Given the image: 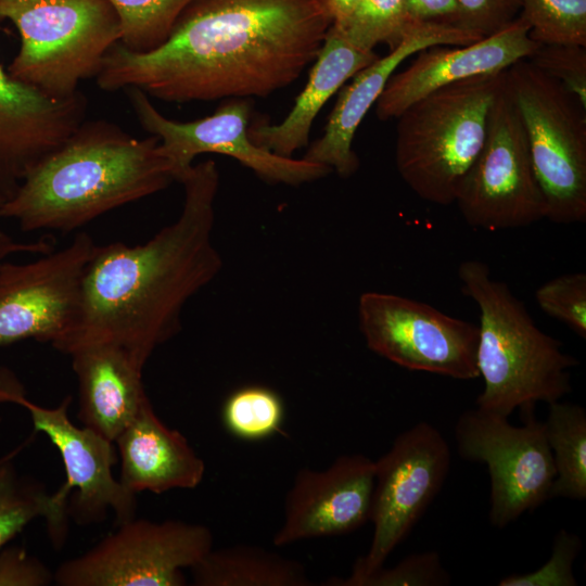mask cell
Wrapping results in <instances>:
<instances>
[{"label": "cell", "mask_w": 586, "mask_h": 586, "mask_svg": "<svg viewBox=\"0 0 586 586\" xmlns=\"http://www.w3.org/2000/svg\"><path fill=\"white\" fill-rule=\"evenodd\" d=\"M5 199L0 196V208ZM53 251V243L41 239L36 242H18L14 240L0 225V263L8 257L20 253H30L43 255Z\"/></svg>", "instance_id": "cell-37"}, {"label": "cell", "mask_w": 586, "mask_h": 586, "mask_svg": "<svg viewBox=\"0 0 586 586\" xmlns=\"http://www.w3.org/2000/svg\"><path fill=\"white\" fill-rule=\"evenodd\" d=\"M415 20L457 26L458 0H408Z\"/></svg>", "instance_id": "cell-36"}, {"label": "cell", "mask_w": 586, "mask_h": 586, "mask_svg": "<svg viewBox=\"0 0 586 586\" xmlns=\"http://www.w3.org/2000/svg\"><path fill=\"white\" fill-rule=\"evenodd\" d=\"M582 549L581 538L561 528L553 539L549 560L538 570L501 578L499 586H575L574 561Z\"/></svg>", "instance_id": "cell-31"}, {"label": "cell", "mask_w": 586, "mask_h": 586, "mask_svg": "<svg viewBox=\"0 0 586 586\" xmlns=\"http://www.w3.org/2000/svg\"><path fill=\"white\" fill-rule=\"evenodd\" d=\"M196 586H309L303 563L254 545L214 547L191 568Z\"/></svg>", "instance_id": "cell-23"}, {"label": "cell", "mask_w": 586, "mask_h": 586, "mask_svg": "<svg viewBox=\"0 0 586 586\" xmlns=\"http://www.w3.org/2000/svg\"><path fill=\"white\" fill-rule=\"evenodd\" d=\"M530 38L544 44L586 48V0H522L519 14Z\"/></svg>", "instance_id": "cell-29"}, {"label": "cell", "mask_w": 586, "mask_h": 586, "mask_svg": "<svg viewBox=\"0 0 586 586\" xmlns=\"http://www.w3.org/2000/svg\"><path fill=\"white\" fill-rule=\"evenodd\" d=\"M68 356L78 381L79 421L114 443L150 400L143 369L111 344L85 345Z\"/></svg>", "instance_id": "cell-21"}, {"label": "cell", "mask_w": 586, "mask_h": 586, "mask_svg": "<svg viewBox=\"0 0 586 586\" xmlns=\"http://www.w3.org/2000/svg\"><path fill=\"white\" fill-rule=\"evenodd\" d=\"M5 20L21 37L7 72L56 99L74 95L81 80L95 77L122 37L109 0H0V22Z\"/></svg>", "instance_id": "cell-6"}, {"label": "cell", "mask_w": 586, "mask_h": 586, "mask_svg": "<svg viewBox=\"0 0 586 586\" xmlns=\"http://www.w3.org/2000/svg\"><path fill=\"white\" fill-rule=\"evenodd\" d=\"M520 15L499 31L468 46H435L417 53L412 63L388 79L375 103L380 120L397 118L409 105L445 86L492 75L528 59L542 46L530 38Z\"/></svg>", "instance_id": "cell-19"}, {"label": "cell", "mask_w": 586, "mask_h": 586, "mask_svg": "<svg viewBox=\"0 0 586 586\" xmlns=\"http://www.w3.org/2000/svg\"><path fill=\"white\" fill-rule=\"evenodd\" d=\"M175 181L160 139H137L106 120L81 123L24 177L0 208L23 231L68 233Z\"/></svg>", "instance_id": "cell-3"}, {"label": "cell", "mask_w": 586, "mask_h": 586, "mask_svg": "<svg viewBox=\"0 0 586 586\" xmlns=\"http://www.w3.org/2000/svg\"><path fill=\"white\" fill-rule=\"evenodd\" d=\"M534 407L519 409L522 425L479 407L463 411L455 424L458 455L487 467L488 517L498 528L551 498L556 469L545 424L536 419Z\"/></svg>", "instance_id": "cell-9"}, {"label": "cell", "mask_w": 586, "mask_h": 586, "mask_svg": "<svg viewBox=\"0 0 586 586\" xmlns=\"http://www.w3.org/2000/svg\"><path fill=\"white\" fill-rule=\"evenodd\" d=\"M98 244L79 232L61 250L0 263V347L34 339L54 347L78 318L82 280Z\"/></svg>", "instance_id": "cell-15"}, {"label": "cell", "mask_w": 586, "mask_h": 586, "mask_svg": "<svg viewBox=\"0 0 586 586\" xmlns=\"http://www.w3.org/2000/svg\"><path fill=\"white\" fill-rule=\"evenodd\" d=\"M458 277L480 311L476 365L484 386L476 407L508 418L515 409L569 394L577 359L536 326L508 284L493 279L476 259L462 262Z\"/></svg>", "instance_id": "cell-4"}, {"label": "cell", "mask_w": 586, "mask_h": 586, "mask_svg": "<svg viewBox=\"0 0 586 586\" xmlns=\"http://www.w3.org/2000/svg\"><path fill=\"white\" fill-rule=\"evenodd\" d=\"M544 422L551 450L556 477L551 498H586V411L584 407L562 403L548 404Z\"/></svg>", "instance_id": "cell-24"}, {"label": "cell", "mask_w": 586, "mask_h": 586, "mask_svg": "<svg viewBox=\"0 0 586 586\" xmlns=\"http://www.w3.org/2000/svg\"><path fill=\"white\" fill-rule=\"evenodd\" d=\"M374 469V460L353 454L340 456L324 470H298L286 493L273 545L343 535L361 527L370 520Z\"/></svg>", "instance_id": "cell-16"}, {"label": "cell", "mask_w": 586, "mask_h": 586, "mask_svg": "<svg viewBox=\"0 0 586 586\" xmlns=\"http://www.w3.org/2000/svg\"><path fill=\"white\" fill-rule=\"evenodd\" d=\"M451 582L436 551L413 553L392 568L382 565L358 586H445Z\"/></svg>", "instance_id": "cell-32"}, {"label": "cell", "mask_w": 586, "mask_h": 586, "mask_svg": "<svg viewBox=\"0 0 586 586\" xmlns=\"http://www.w3.org/2000/svg\"><path fill=\"white\" fill-rule=\"evenodd\" d=\"M360 332L370 351L403 368L456 380L479 377V327L402 295L365 292Z\"/></svg>", "instance_id": "cell-13"}, {"label": "cell", "mask_w": 586, "mask_h": 586, "mask_svg": "<svg viewBox=\"0 0 586 586\" xmlns=\"http://www.w3.org/2000/svg\"><path fill=\"white\" fill-rule=\"evenodd\" d=\"M482 38L454 25L415 20L396 48L356 73L341 90L323 135L309 145L303 158L322 164L343 178L351 177L359 167L353 150L355 133L397 67L428 48L468 46Z\"/></svg>", "instance_id": "cell-17"}, {"label": "cell", "mask_w": 586, "mask_h": 586, "mask_svg": "<svg viewBox=\"0 0 586 586\" xmlns=\"http://www.w3.org/2000/svg\"><path fill=\"white\" fill-rule=\"evenodd\" d=\"M415 18L408 0H361L331 26L352 46L373 51L379 43L396 48Z\"/></svg>", "instance_id": "cell-25"}, {"label": "cell", "mask_w": 586, "mask_h": 586, "mask_svg": "<svg viewBox=\"0 0 586 586\" xmlns=\"http://www.w3.org/2000/svg\"><path fill=\"white\" fill-rule=\"evenodd\" d=\"M193 0H109L116 11L128 50L146 53L168 38L176 21Z\"/></svg>", "instance_id": "cell-27"}, {"label": "cell", "mask_w": 586, "mask_h": 586, "mask_svg": "<svg viewBox=\"0 0 586 586\" xmlns=\"http://www.w3.org/2000/svg\"><path fill=\"white\" fill-rule=\"evenodd\" d=\"M506 71L440 88L396 118L397 171L420 199L443 206L456 202L484 143Z\"/></svg>", "instance_id": "cell-5"}, {"label": "cell", "mask_w": 586, "mask_h": 586, "mask_svg": "<svg viewBox=\"0 0 586 586\" xmlns=\"http://www.w3.org/2000/svg\"><path fill=\"white\" fill-rule=\"evenodd\" d=\"M124 90L141 127L160 139L176 181L204 153L230 156L262 179L289 186L313 182L332 171L322 164L277 155L256 145L249 136L251 106L246 99H228L214 114L180 123L161 114L141 89Z\"/></svg>", "instance_id": "cell-14"}, {"label": "cell", "mask_w": 586, "mask_h": 586, "mask_svg": "<svg viewBox=\"0 0 586 586\" xmlns=\"http://www.w3.org/2000/svg\"><path fill=\"white\" fill-rule=\"evenodd\" d=\"M534 170L555 224L586 221V109L559 81L521 60L506 71Z\"/></svg>", "instance_id": "cell-7"}, {"label": "cell", "mask_w": 586, "mask_h": 586, "mask_svg": "<svg viewBox=\"0 0 586 586\" xmlns=\"http://www.w3.org/2000/svg\"><path fill=\"white\" fill-rule=\"evenodd\" d=\"M54 572L60 586H183V569L213 548L211 530L180 520L132 518Z\"/></svg>", "instance_id": "cell-11"}, {"label": "cell", "mask_w": 586, "mask_h": 586, "mask_svg": "<svg viewBox=\"0 0 586 586\" xmlns=\"http://www.w3.org/2000/svg\"><path fill=\"white\" fill-rule=\"evenodd\" d=\"M330 26L315 0H193L155 50L114 43L95 80L165 102L265 98L315 61Z\"/></svg>", "instance_id": "cell-1"}, {"label": "cell", "mask_w": 586, "mask_h": 586, "mask_svg": "<svg viewBox=\"0 0 586 586\" xmlns=\"http://www.w3.org/2000/svg\"><path fill=\"white\" fill-rule=\"evenodd\" d=\"M120 459L119 482L133 494H163L198 487L205 462L178 430L168 428L144 404L132 422L115 440Z\"/></svg>", "instance_id": "cell-20"}, {"label": "cell", "mask_w": 586, "mask_h": 586, "mask_svg": "<svg viewBox=\"0 0 586 586\" xmlns=\"http://www.w3.org/2000/svg\"><path fill=\"white\" fill-rule=\"evenodd\" d=\"M521 8L522 0H458L457 27L486 37L513 22Z\"/></svg>", "instance_id": "cell-34"}, {"label": "cell", "mask_w": 586, "mask_h": 586, "mask_svg": "<svg viewBox=\"0 0 586 586\" xmlns=\"http://www.w3.org/2000/svg\"><path fill=\"white\" fill-rule=\"evenodd\" d=\"M535 67L559 81L586 109V48L544 44L527 59Z\"/></svg>", "instance_id": "cell-33"}, {"label": "cell", "mask_w": 586, "mask_h": 586, "mask_svg": "<svg viewBox=\"0 0 586 586\" xmlns=\"http://www.w3.org/2000/svg\"><path fill=\"white\" fill-rule=\"evenodd\" d=\"M331 24L344 18L361 0H315Z\"/></svg>", "instance_id": "cell-38"}, {"label": "cell", "mask_w": 586, "mask_h": 586, "mask_svg": "<svg viewBox=\"0 0 586 586\" xmlns=\"http://www.w3.org/2000/svg\"><path fill=\"white\" fill-rule=\"evenodd\" d=\"M222 422L233 436L257 441L278 432L284 417L281 397L271 388L249 385L231 393L222 406Z\"/></svg>", "instance_id": "cell-28"}, {"label": "cell", "mask_w": 586, "mask_h": 586, "mask_svg": "<svg viewBox=\"0 0 586 586\" xmlns=\"http://www.w3.org/2000/svg\"><path fill=\"white\" fill-rule=\"evenodd\" d=\"M14 455L0 459V549L33 520L47 523L51 515L50 494L40 482L18 473Z\"/></svg>", "instance_id": "cell-26"}, {"label": "cell", "mask_w": 586, "mask_h": 586, "mask_svg": "<svg viewBox=\"0 0 586 586\" xmlns=\"http://www.w3.org/2000/svg\"><path fill=\"white\" fill-rule=\"evenodd\" d=\"M540 309L586 339V273L560 275L543 283L535 292Z\"/></svg>", "instance_id": "cell-30"}, {"label": "cell", "mask_w": 586, "mask_h": 586, "mask_svg": "<svg viewBox=\"0 0 586 586\" xmlns=\"http://www.w3.org/2000/svg\"><path fill=\"white\" fill-rule=\"evenodd\" d=\"M79 90L52 98L9 75L0 64V196L9 200L26 174L85 122Z\"/></svg>", "instance_id": "cell-18"}, {"label": "cell", "mask_w": 586, "mask_h": 586, "mask_svg": "<svg viewBox=\"0 0 586 586\" xmlns=\"http://www.w3.org/2000/svg\"><path fill=\"white\" fill-rule=\"evenodd\" d=\"M24 396V392L18 384L0 382V404L14 403L17 404L20 398ZM1 422V418H0Z\"/></svg>", "instance_id": "cell-39"}, {"label": "cell", "mask_w": 586, "mask_h": 586, "mask_svg": "<svg viewBox=\"0 0 586 586\" xmlns=\"http://www.w3.org/2000/svg\"><path fill=\"white\" fill-rule=\"evenodd\" d=\"M455 203L469 226L489 231L546 218L525 129L506 80L491 107L482 149Z\"/></svg>", "instance_id": "cell-10"}, {"label": "cell", "mask_w": 586, "mask_h": 586, "mask_svg": "<svg viewBox=\"0 0 586 586\" xmlns=\"http://www.w3.org/2000/svg\"><path fill=\"white\" fill-rule=\"evenodd\" d=\"M178 182L184 202L175 222L140 245H98L84 276L76 323L55 349L69 355L85 345L111 344L143 369L179 332L184 305L215 279L222 260L213 242L216 163L193 164Z\"/></svg>", "instance_id": "cell-2"}, {"label": "cell", "mask_w": 586, "mask_h": 586, "mask_svg": "<svg viewBox=\"0 0 586 586\" xmlns=\"http://www.w3.org/2000/svg\"><path fill=\"white\" fill-rule=\"evenodd\" d=\"M374 51H364L347 42L332 26L313 62L308 80L284 119L276 125L255 122L249 126L250 139L277 155L293 157L308 145L317 114L341 87L378 59Z\"/></svg>", "instance_id": "cell-22"}, {"label": "cell", "mask_w": 586, "mask_h": 586, "mask_svg": "<svg viewBox=\"0 0 586 586\" xmlns=\"http://www.w3.org/2000/svg\"><path fill=\"white\" fill-rule=\"evenodd\" d=\"M71 396L59 406L47 408L28 400L17 405L30 416L35 432L44 434L58 449L66 480L50 494L51 515L47 522L50 540L61 548L67 535V513L77 523L102 522L112 511L117 524L136 515V494L113 474L117 457L114 443L86 426L75 425L68 417Z\"/></svg>", "instance_id": "cell-12"}, {"label": "cell", "mask_w": 586, "mask_h": 586, "mask_svg": "<svg viewBox=\"0 0 586 586\" xmlns=\"http://www.w3.org/2000/svg\"><path fill=\"white\" fill-rule=\"evenodd\" d=\"M374 464L370 547L355 561L349 576L331 577L324 585L358 586L384 565L441 492L450 470L451 453L437 428L419 422L397 435Z\"/></svg>", "instance_id": "cell-8"}, {"label": "cell", "mask_w": 586, "mask_h": 586, "mask_svg": "<svg viewBox=\"0 0 586 586\" xmlns=\"http://www.w3.org/2000/svg\"><path fill=\"white\" fill-rule=\"evenodd\" d=\"M53 582L54 572L24 548L0 549V586H47Z\"/></svg>", "instance_id": "cell-35"}]
</instances>
